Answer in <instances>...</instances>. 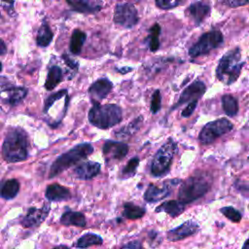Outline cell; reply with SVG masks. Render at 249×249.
Returning <instances> with one entry per match:
<instances>
[{"label":"cell","instance_id":"cell-13","mask_svg":"<svg viewBox=\"0 0 249 249\" xmlns=\"http://www.w3.org/2000/svg\"><path fill=\"white\" fill-rule=\"evenodd\" d=\"M50 204H44L41 208L31 207L28 209L26 215L21 220V225L25 228L37 227L44 222L50 212Z\"/></svg>","mask_w":249,"mask_h":249},{"label":"cell","instance_id":"cell-11","mask_svg":"<svg viewBox=\"0 0 249 249\" xmlns=\"http://www.w3.org/2000/svg\"><path fill=\"white\" fill-rule=\"evenodd\" d=\"M179 183H181V180L176 178L165 181L160 186L150 184L144 194V199L148 202L160 201L168 196L172 193L174 187H176Z\"/></svg>","mask_w":249,"mask_h":249},{"label":"cell","instance_id":"cell-4","mask_svg":"<svg viewBox=\"0 0 249 249\" xmlns=\"http://www.w3.org/2000/svg\"><path fill=\"white\" fill-rule=\"evenodd\" d=\"M89 123L101 129L112 127L119 124L123 119L121 107L116 104L93 103L88 115Z\"/></svg>","mask_w":249,"mask_h":249},{"label":"cell","instance_id":"cell-5","mask_svg":"<svg viewBox=\"0 0 249 249\" xmlns=\"http://www.w3.org/2000/svg\"><path fill=\"white\" fill-rule=\"evenodd\" d=\"M93 152V147L89 143H81L66 153L60 155L52 164L49 178L57 176L70 166L88 158Z\"/></svg>","mask_w":249,"mask_h":249},{"label":"cell","instance_id":"cell-46","mask_svg":"<svg viewBox=\"0 0 249 249\" xmlns=\"http://www.w3.org/2000/svg\"><path fill=\"white\" fill-rule=\"evenodd\" d=\"M130 70H131V68H127V69H124H124H119V71H120V72H123V73H124V72L125 73V72L130 71Z\"/></svg>","mask_w":249,"mask_h":249},{"label":"cell","instance_id":"cell-30","mask_svg":"<svg viewBox=\"0 0 249 249\" xmlns=\"http://www.w3.org/2000/svg\"><path fill=\"white\" fill-rule=\"evenodd\" d=\"M123 215L127 219H139L145 215V209L131 202H125L124 204Z\"/></svg>","mask_w":249,"mask_h":249},{"label":"cell","instance_id":"cell-18","mask_svg":"<svg viewBox=\"0 0 249 249\" xmlns=\"http://www.w3.org/2000/svg\"><path fill=\"white\" fill-rule=\"evenodd\" d=\"M27 89L21 87H14L0 91V103L17 105L26 96Z\"/></svg>","mask_w":249,"mask_h":249},{"label":"cell","instance_id":"cell-7","mask_svg":"<svg viewBox=\"0 0 249 249\" xmlns=\"http://www.w3.org/2000/svg\"><path fill=\"white\" fill-rule=\"evenodd\" d=\"M176 150V143L172 138H168L167 141L158 150L153 159L151 164L152 175L161 177L168 173Z\"/></svg>","mask_w":249,"mask_h":249},{"label":"cell","instance_id":"cell-9","mask_svg":"<svg viewBox=\"0 0 249 249\" xmlns=\"http://www.w3.org/2000/svg\"><path fill=\"white\" fill-rule=\"evenodd\" d=\"M233 124L226 118H221L206 124L199 132V141L202 144H210L218 137L230 132Z\"/></svg>","mask_w":249,"mask_h":249},{"label":"cell","instance_id":"cell-36","mask_svg":"<svg viewBox=\"0 0 249 249\" xmlns=\"http://www.w3.org/2000/svg\"><path fill=\"white\" fill-rule=\"evenodd\" d=\"M156 5L162 10H169L179 5L181 0H155Z\"/></svg>","mask_w":249,"mask_h":249},{"label":"cell","instance_id":"cell-23","mask_svg":"<svg viewBox=\"0 0 249 249\" xmlns=\"http://www.w3.org/2000/svg\"><path fill=\"white\" fill-rule=\"evenodd\" d=\"M60 223L64 226H76V227H86L87 221L81 212L76 211H66L62 214L60 218Z\"/></svg>","mask_w":249,"mask_h":249},{"label":"cell","instance_id":"cell-27","mask_svg":"<svg viewBox=\"0 0 249 249\" xmlns=\"http://www.w3.org/2000/svg\"><path fill=\"white\" fill-rule=\"evenodd\" d=\"M18 191H19L18 181L16 179H10L3 184L0 190V195L6 199H12L18 195Z\"/></svg>","mask_w":249,"mask_h":249},{"label":"cell","instance_id":"cell-2","mask_svg":"<svg viewBox=\"0 0 249 249\" xmlns=\"http://www.w3.org/2000/svg\"><path fill=\"white\" fill-rule=\"evenodd\" d=\"M4 159L9 162L26 160L28 156V140L26 133L21 128L11 129L2 146Z\"/></svg>","mask_w":249,"mask_h":249},{"label":"cell","instance_id":"cell-47","mask_svg":"<svg viewBox=\"0 0 249 249\" xmlns=\"http://www.w3.org/2000/svg\"><path fill=\"white\" fill-rule=\"evenodd\" d=\"M1 71H2V63L0 62V72H1Z\"/></svg>","mask_w":249,"mask_h":249},{"label":"cell","instance_id":"cell-16","mask_svg":"<svg viewBox=\"0 0 249 249\" xmlns=\"http://www.w3.org/2000/svg\"><path fill=\"white\" fill-rule=\"evenodd\" d=\"M198 229H199V227L196 222H195L193 220H189V221L183 223L182 225H180L179 227L168 231L166 237L169 241L182 240L190 235L195 234L198 231Z\"/></svg>","mask_w":249,"mask_h":249},{"label":"cell","instance_id":"cell-6","mask_svg":"<svg viewBox=\"0 0 249 249\" xmlns=\"http://www.w3.org/2000/svg\"><path fill=\"white\" fill-rule=\"evenodd\" d=\"M69 103V95L66 89H61L50 95L44 106L47 122L52 127H56L64 118Z\"/></svg>","mask_w":249,"mask_h":249},{"label":"cell","instance_id":"cell-8","mask_svg":"<svg viewBox=\"0 0 249 249\" xmlns=\"http://www.w3.org/2000/svg\"><path fill=\"white\" fill-rule=\"evenodd\" d=\"M224 41L223 34L220 30H211L200 36L198 41L189 50V54L192 57H197L211 52L220 47Z\"/></svg>","mask_w":249,"mask_h":249},{"label":"cell","instance_id":"cell-17","mask_svg":"<svg viewBox=\"0 0 249 249\" xmlns=\"http://www.w3.org/2000/svg\"><path fill=\"white\" fill-rule=\"evenodd\" d=\"M210 10L211 6L209 2L206 0H200L192 3L186 9V14L195 21L196 25H198L209 15Z\"/></svg>","mask_w":249,"mask_h":249},{"label":"cell","instance_id":"cell-45","mask_svg":"<svg viewBox=\"0 0 249 249\" xmlns=\"http://www.w3.org/2000/svg\"><path fill=\"white\" fill-rule=\"evenodd\" d=\"M242 249H248V239H246L245 241H244V243H243V247H242Z\"/></svg>","mask_w":249,"mask_h":249},{"label":"cell","instance_id":"cell-41","mask_svg":"<svg viewBox=\"0 0 249 249\" xmlns=\"http://www.w3.org/2000/svg\"><path fill=\"white\" fill-rule=\"evenodd\" d=\"M63 57H64V61L66 62V64L68 65V67H71V68H74V69H77L78 68V63L76 62V61H73L72 59H70L69 57H67L65 54L63 55Z\"/></svg>","mask_w":249,"mask_h":249},{"label":"cell","instance_id":"cell-1","mask_svg":"<svg viewBox=\"0 0 249 249\" xmlns=\"http://www.w3.org/2000/svg\"><path fill=\"white\" fill-rule=\"evenodd\" d=\"M212 178L205 172H197L181 182L178 200L183 204L191 203L204 196L211 188Z\"/></svg>","mask_w":249,"mask_h":249},{"label":"cell","instance_id":"cell-33","mask_svg":"<svg viewBox=\"0 0 249 249\" xmlns=\"http://www.w3.org/2000/svg\"><path fill=\"white\" fill-rule=\"evenodd\" d=\"M139 164V159L138 158H132L128 160L126 165L122 170V177L123 178H129L135 174V171Z\"/></svg>","mask_w":249,"mask_h":249},{"label":"cell","instance_id":"cell-25","mask_svg":"<svg viewBox=\"0 0 249 249\" xmlns=\"http://www.w3.org/2000/svg\"><path fill=\"white\" fill-rule=\"evenodd\" d=\"M87 39V35L80 29H75L71 35L69 50L73 54H79L82 51L83 45Z\"/></svg>","mask_w":249,"mask_h":249},{"label":"cell","instance_id":"cell-10","mask_svg":"<svg viewBox=\"0 0 249 249\" xmlns=\"http://www.w3.org/2000/svg\"><path fill=\"white\" fill-rule=\"evenodd\" d=\"M139 20L138 13L135 7L129 3L118 4L115 7L114 11V21L115 23L125 27L130 28L137 24Z\"/></svg>","mask_w":249,"mask_h":249},{"label":"cell","instance_id":"cell-44","mask_svg":"<svg viewBox=\"0 0 249 249\" xmlns=\"http://www.w3.org/2000/svg\"><path fill=\"white\" fill-rule=\"evenodd\" d=\"M4 81H5V79L4 78H0V89L4 86H6L7 85V83H4Z\"/></svg>","mask_w":249,"mask_h":249},{"label":"cell","instance_id":"cell-19","mask_svg":"<svg viewBox=\"0 0 249 249\" xmlns=\"http://www.w3.org/2000/svg\"><path fill=\"white\" fill-rule=\"evenodd\" d=\"M66 2L72 10L79 13L92 14L102 8L101 0H66Z\"/></svg>","mask_w":249,"mask_h":249},{"label":"cell","instance_id":"cell-21","mask_svg":"<svg viewBox=\"0 0 249 249\" xmlns=\"http://www.w3.org/2000/svg\"><path fill=\"white\" fill-rule=\"evenodd\" d=\"M46 197L51 201H62L70 198V192L67 188L53 183L47 187Z\"/></svg>","mask_w":249,"mask_h":249},{"label":"cell","instance_id":"cell-15","mask_svg":"<svg viewBox=\"0 0 249 249\" xmlns=\"http://www.w3.org/2000/svg\"><path fill=\"white\" fill-rule=\"evenodd\" d=\"M112 89L113 84L107 78H100L96 80L89 89V94L92 103H99V101L109 94Z\"/></svg>","mask_w":249,"mask_h":249},{"label":"cell","instance_id":"cell-3","mask_svg":"<svg viewBox=\"0 0 249 249\" xmlns=\"http://www.w3.org/2000/svg\"><path fill=\"white\" fill-rule=\"evenodd\" d=\"M243 65L239 48L231 50L220 59L216 68V77L222 83L231 85L238 79Z\"/></svg>","mask_w":249,"mask_h":249},{"label":"cell","instance_id":"cell-31","mask_svg":"<svg viewBox=\"0 0 249 249\" xmlns=\"http://www.w3.org/2000/svg\"><path fill=\"white\" fill-rule=\"evenodd\" d=\"M148 42H149V49L151 52H156L160 48V26L159 23L153 24V26L149 30Z\"/></svg>","mask_w":249,"mask_h":249},{"label":"cell","instance_id":"cell-37","mask_svg":"<svg viewBox=\"0 0 249 249\" xmlns=\"http://www.w3.org/2000/svg\"><path fill=\"white\" fill-rule=\"evenodd\" d=\"M196 104H197V100H193V101L189 102L187 107L182 111V117H190L193 114V112L195 111Z\"/></svg>","mask_w":249,"mask_h":249},{"label":"cell","instance_id":"cell-24","mask_svg":"<svg viewBox=\"0 0 249 249\" xmlns=\"http://www.w3.org/2000/svg\"><path fill=\"white\" fill-rule=\"evenodd\" d=\"M62 78H63V74L59 66L53 65L52 67H50L48 76L46 79V83H45L46 89L48 90L53 89L62 81Z\"/></svg>","mask_w":249,"mask_h":249},{"label":"cell","instance_id":"cell-39","mask_svg":"<svg viewBox=\"0 0 249 249\" xmlns=\"http://www.w3.org/2000/svg\"><path fill=\"white\" fill-rule=\"evenodd\" d=\"M121 249H143L141 243L139 241H130L124 246L121 247Z\"/></svg>","mask_w":249,"mask_h":249},{"label":"cell","instance_id":"cell-22","mask_svg":"<svg viewBox=\"0 0 249 249\" xmlns=\"http://www.w3.org/2000/svg\"><path fill=\"white\" fill-rule=\"evenodd\" d=\"M185 210V204L179 200H168L160 204L156 208V212H165L172 218H175L182 214Z\"/></svg>","mask_w":249,"mask_h":249},{"label":"cell","instance_id":"cell-35","mask_svg":"<svg viewBox=\"0 0 249 249\" xmlns=\"http://www.w3.org/2000/svg\"><path fill=\"white\" fill-rule=\"evenodd\" d=\"M160 103H161V96L159 89H156L153 93L152 100H151V111L153 114H156L160 109Z\"/></svg>","mask_w":249,"mask_h":249},{"label":"cell","instance_id":"cell-12","mask_svg":"<svg viewBox=\"0 0 249 249\" xmlns=\"http://www.w3.org/2000/svg\"><path fill=\"white\" fill-rule=\"evenodd\" d=\"M128 152V146L125 143L108 140L103 145V155L106 162L123 160Z\"/></svg>","mask_w":249,"mask_h":249},{"label":"cell","instance_id":"cell-40","mask_svg":"<svg viewBox=\"0 0 249 249\" xmlns=\"http://www.w3.org/2000/svg\"><path fill=\"white\" fill-rule=\"evenodd\" d=\"M3 7L8 11L9 14L14 12V0H1Z\"/></svg>","mask_w":249,"mask_h":249},{"label":"cell","instance_id":"cell-42","mask_svg":"<svg viewBox=\"0 0 249 249\" xmlns=\"http://www.w3.org/2000/svg\"><path fill=\"white\" fill-rule=\"evenodd\" d=\"M6 51H7V47H6L5 43L0 39V55L4 54L6 53Z\"/></svg>","mask_w":249,"mask_h":249},{"label":"cell","instance_id":"cell-43","mask_svg":"<svg viewBox=\"0 0 249 249\" xmlns=\"http://www.w3.org/2000/svg\"><path fill=\"white\" fill-rule=\"evenodd\" d=\"M53 249H70V248L65 246V245H59V246H56V247H54Z\"/></svg>","mask_w":249,"mask_h":249},{"label":"cell","instance_id":"cell-26","mask_svg":"<svg viewBox=\"0 0 249 249\" xmlns=\"http://www.w3.org/2000/svg\"><path fill=\"white\" fill-rule=\"evenodd\" d=\"M53 37V34L49 24L46 21H44L38 30V34L36 38L37 45L40 47H47L52 42Z\"/></svg>","mask_w":249,"mask_h":249},{"label":"cell","instance_id":"cell-29","mask_svg":"<svg viewBox=\"0 0 249 249\" xmlns=\"http://www.w3.org/2000/svg\"><path fill=\"white\" fill-rule=\"evenodd\" d=\"M222 106L225 113L230 117L235 116L238 112L237 100L231 94H225L222 96Z\"/></svg>","mask_w":249,"mask_h":249},{"label":"cell","instance_id":"cell-38","mask_svg":"<svg viewBox=\"0 0 249 249\" xmlns=\"http://www.w3.org/2000/svg\"><path fill=\"white\" fill-rule=\"evenodd\" d=\"M224 2L226 5L231 8H236L248 4V0H224Z\"/></svg>","mask_w":249,"mask_h":249},{"label":"cell","instance_id":"cell-34","mask_svg":"<svg viewBox=\"0 0 249 249\" xmlns=\"http://www.w3.org/2000/svg\"><path fill=\"white\" fill-rule=\"evenodd\" d=\"M221 213L226 216L229 220H231V222L237 223L241 220L242 218V214L235 208H233L232 206H226V207H222L220 209Z\"/></svg>","mask_w":249,"mask_h":249},{"label":"cell","instance_id":"cell-28","mask_svg":"<svg viewBox=\"0 0 249 249\" xmlns=\"http://www.w3.org/2000/svg\"><path fill=\"white\" fill-rule=\"evenodd\" d=\"M103 241L102 237L99 236L98 234L92 233V232H88L84 235H82L76 242V247L78 248H88L92 245H99Z\"/></svg>","mask_w":249,"mask_h":249},{"label":"cell","instance_id":"cell-14","mask_svg":"<svg viewBox=\"0 0 249 249\" xmlns=\"http://www.w3.org/2000/svg\"><path fill=\"white\" fill-rule=\"evenodd\" d=\"M206 87L202 81H196L188 86L181 93L178 102L175 104L174 108L183 105L187 102H191L193 100H198L205 92ZM173 108V109H174Z\"/></svg>","mask_w":249,"mask_h":249},{"label":"cell","instance_id":"cell-32","mask_svg":"<svg viewBox=\"0 0 249 249\" xmlns=\"http://www.w3.org/2000/svg\"><path fill=\"white\" fill-rule=\"evenodd\" d=\"M141 123H142V117H138L137 119H135L131 123H129L125 127L124 126L122 127V129H120L118 132H116V135H118V137H124V135L125 136L131 135L136 130H138Z\"/></svg>","mask_w":249,"mask_h":249},{"label":"cell","instance_id":"cell-20","mask_svg":"<svg viewBox=\"0 0 249 249\" xmlns=\"http://www.w3.org/2000/svg\"><path fill=\"white\" fill-rule=\"evenodd\" d=\"M100 172V164L96 161H84L74 169V174L82 180H89Z\"/></svg>","mask_w":249,"mask_h":249}]
</instances>
